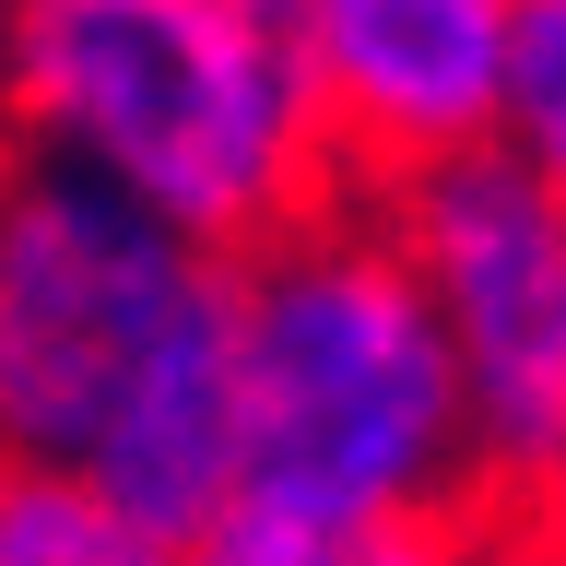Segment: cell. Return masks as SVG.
I'll use <instances>...</instances> for the list:
<instances>
[{
  "label": "cell",
  "instance_id": "8992f818",
  "mask_svg": "<svg viewBox=\"0 0 566 566\" xmlns=\"http://www.w3.org/2000/svg\"><path fill=\"white\" fill-rule=\"evenodd\" d=\"M189 566H555L543 520L507 495H437V507H378V520H295V507H224L189 543Z\"/></svg>",
  "mask_w": 566,
  "mask_h": 566
},
{
  "label": "cell",
  "instance_id": "9c48e42d",
  "mask_svg": "<svg viewBox=\"0 0 566 566\" xmlns=\"http://www.w3.org/2000/svg\"><path fill=\"white\" fill-rule=\"evenodd\" d=\"M543 555H555V566H566V507H555V520H543Z\"/></svg>",
  "mask_w": 566,
  "mask_h": 566
},
{
  "label": "cell",
  "instance_id": "6da1fadb",
  "mask_svg": "<svg viewBox=\"0 0 566 566\" xmlns=\"http://www.w3.org/2000/svg\"><path fill=\"white\" fill-rule=\"evenodd\" d=\"M0 449L83 460L189 555L237 507V260L60 154H0Z\"/></svg>",
  "mask_w": 566,
  "mask_h": 566
},
{
  "label": "cell",
  "instance_id": "3957f363",
  "mask_svg": "<svg viewBox=\"0 0 566 566\" xmlns=\"http://www.w3.org/2000/svg\"><path fill=\"white\" fill-rule=\"evenodd\" d=\"M472 389L437 283L378 189H331L237 248V495L295 520H378L472 495Z\"/></svg>",
  "mask_w": 566,
  "mask_h": 566
},
{
  "label": "cell",
  "instance_id": "ba28073f",
  "mask_svg": "<svg viewBox=\"0 0 566 566\" xmlns=\"http://www.w3.org/2000/svg\"><path fill=\"white\" fill-rule=\"evenodd\" d=\"M495 142L566 201V0H520V35H507V118H495Z\"/></svg>",
  "mask_w": 566,
  "mask_h": 566
},
{
  "label": "cell",
  "instance_id": "52a82bcc",
  "mask_svg": "<svg viewBox=\"0 0 566 566\" xmlns=\"http://www.w3.org/2000/svg\"><path fill=\"white\" fill-rule=\"evenodd\" d=\"M0 566H189L154 520H130L83 460L0 449Z\"/></svg>",
  "mask_w": 566,
  "mask_h": 566
},
{
  "label": "cell",
  "instance_id": "5b68a950",
  "mask_svg": "<svg viewBox=\"0 0 566 566\" xmlns=\"http://www.w3.org/2000/svg\"><path fill=\"white\" fill-rule=\"evenodd\" d=\"M507 35H520V0H295V60L354 189L495 142Z\"/></svg>",
  "mask_w": 566,
  "mask_h": 566
},
{
  "label": "cell",
  "instance_id": "277c9868",
  "mask_svg": "<svg viewBox=\"0 0 566 566\" xmlns=\"http://www.w3.org/2000/svg\"><path fill=\"white\" fill-rule=\"evenodd\" d=\"M378 201L401 224V248L424 260L437 318L460 343L484 495L555 520L566 507V201L507 142L389 177Z\"/></svg>",
  "mask_w": 566,
  "mask_h": 566
},
{
  "label": "cell",
  "instance_id": "30bf717a",
  "mask_svg": "<svg viewBox=\"0 0 566 566\" xmlns=\"http://www.w3.org/2000/svg\"><path fill=\"white\" fill-rule=\"evenodd\" d=\"M0 12H12V0H0Z\"/></svg>",
  "mask_w": 566,
  "mask_h": 566
},
{
  "label": "cell",
  "instance_id": "7a4b0ae2",
  "mask_svg": "<svg viewBox=\"0 0 566 566\" xmlns=\"http://www.w3.org/2000/svg\"><path fill=\"white\" fill-rule=\"evenodd\" d=\"M0 130L224 260L354 189L295 60V0H12Z\"/></svg>",
  "mask_w": 566,
  "mask_h": 566
}]
</instances>
